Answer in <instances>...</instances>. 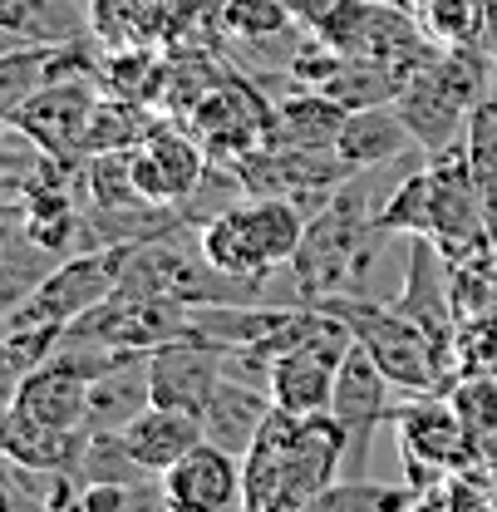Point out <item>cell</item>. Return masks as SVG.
Wrapping results in <instances>:
<instances>
[{
  "label": "cell",
  "mask_w": 497,
  "mask_h": 512,
  "mask_svg": "<svg viewBox=\"0 0 497 512\" xmlns=\"http://www.w3.org/2000/svg\"><path fill=\"white\" fill-rule=\"evenodd\" d=\"M389 5H399V0H389Z\"/></svg>",
  "instance_id": "28"
},
{
  "label": "cell",
  "mask_w": 497,
  "mask_h": 512,
  "mask_svg": "<svg viewBox=\"0 0 497 512\" xmlns=\"http://www.w3.org/2000/svg\"><path fill=\"white\" fill-rule=\"evenodd\" d=\"M429 207H434L429 237L438 242V252L448 261H463V256H478L488 247H497L493 232H488V212H483L478 183H473L468 143L429 158Z\"/></svg>",
  "instance_id": "7"
},
{
  "label": "cell",
  "mask_w": 497,
  "mask_h": 512,
  "mask_svg": "<svg viewBox=\"0 0 497 512\" xmlns=\"http://www.w3.org/2000/svg\"><path fill=\"white\" fill-rule=\"evenodd\" d=\"M394 311L414 320L438 350L458 365V306H453V261L438 252L434 237H414V256H409V276L404 291L394 301Z\"/></svg>",
  "instance_id": "11"
},
{
  "label": "cell",
  "mask_w": 497,
  "mask_h": 512,
  "mask_svg": "<svg viewBox=\"0 0 497 512\" xmlns=\"http://www.w3.org/2000/svg\"><path fill=\"white\" fill-rule=\"evenodd\" d=\"M178 5L173 0H89V35L114 50H148L173 45Z\"/></svg>",
  "instance_id": "16"
},
{
  "label": "cell",
  "mask_w": 497,
  "mask_h": 512,
  "mask_svg": "<svg viewBox=\"0 0 497 512\" xmlns=\"http://www.w3.org/2000/svg\"><path fill=\"white\" fill-rule=\"evenodd\" d=\"M306 212L291 197H242L217 222L202 227V252L217 271L237 281H266L291 266V256L306 237Z\"/></svg>",
  "instance_id": "2"
},
{
  "label": "cell",
  "mask_w": 497,
  "mask_h": 512,
  "mask_svg": "<svg viewBox=\"0 0 497 512\" xmlns=\"http://www.w3.org/2000/svg\"><path fill=\"white\" fill-rule=\"evenodd\" d=\"M414 133L404 124V114L394 104H370V109H350L345 128L335 138V153L345 158L350 173H365V168H384V163H399L404 153H414Z\"/></svg>",
  "instance_id": "18"
},
{
  "label": "cell",
  "mask_w": 497,
  "mask_h": 512,
  "mask_svg": "<svg viewBox=\"0 0 497 512\" xmlns=\"http://www.w3.org/2000/svg\"><path fill=\"white\" fill-rule=\"evenodd\" d=\"M89 384L94 380L64 350H55L40 370H30L10 389V409L50 429H89Z\"/></svg>",
  "instance_id": "14"
},
{
  "label": "cell",
  "mask_w": 497,
  "mask_h": 512,
  "mask_svg": "<svg viewBox=\"0 0 497 512\" xmlns=\"http://www.w3.org/2000/svg\"><path fill=\"white\" fill-rule=\"evenodd\" d=\"M84 439H89V429H50V424H35L15 409H5V424H0L5 458H15L25 468H40V473H74Z\"/></svg>",
  "instance_id": "22"
},
{
  "label": "cell",
  "mask_w": 497,
  "mask_h": 512,
  "mask_svg": "<svg viewBox=\"0 0 497 512\" xmlns=\"http://www.w3.org/2000/svg\"><path fill=\"white\" fill-rule=\"evenodd\" d=\"M345 434L335 414L271 409L266 429L242 458V508L247 512H306L340 478Z\"/></svg>",
  "instance_id": "1"
},
{
  "label": "cell",
  "mask_w": 497,
  "mask_h": 512,
  "mask_svg": "<svg viewBox=\"0 0 497 512\" xmlns=\"http://www.w3.org/2000/svg\"><path fill=\"white\" fill-rule=\"evenodd\" d=\"M399 384L389 380L379 370L370 350L355 340L340 360V380H335V424L345 434V463H340V478H365L370 473V448H374V434L394 424L399 414Z\"/></svg>",
  "instance_id": "5"
},
{
  "label": "cell",
  "mask_w": 497,
  "mask_h": 512,
  "mask_svg": "<svg viewBox=\"0 0 497 512\" xmlns=\"http://www.w3.org/2000/svg\"><path fill=\"white\" fill-rule=\"evenodd\" d=\"M124 448L148 468V473H168L173 463H183L197 444H207L202 434V414H187V409H168V404H148L128 429H119Z\"/></svg>",
  "instance_id": "17"
},
{
  "label": "cell",
  "mask_w": 497,
  "mask_h": 512,
  "mask_svg": "<svg viewBox=\"0 0 497 512\" xmlns=\"http://www.w3.org/2000/svg\"><path fill=\"white\" fill-rule=\"evenodd\" d=\"M212 168V153L202 148V138L187 124L168 119L148 143L133 148V173H138V188L148 202L158 207H183L192 188L207 178Z\"/></svg>",
  "instance_id": "10"
},
{
  "label": "cell",
  "mask_w": 497,
  "mask_h": 512,
  "mask_svg": "<svg viewBox=\"0 0 497 512\" xmlns=\"http://www.w3.org/2000/svg\"><path fill=\"white\" fill-rule=\"evenodd\" d=\"M483 45H488L493 69H497V0H488V15H483Z\"/></svg>",
  "instance_id": "27"
},
{
  "label": "cell",
  "mask_w": 497,
  "mask_h": 512,
  "mask_svg": "<svg viewBox=\"0 0 497 512\" xmlns=\"http://www.w3.org/2000/svg\"><path fill=\"white\" fill-rule=\"evenodd\" d=\"M50 84V45H25V50H5L0 60V119L15 114L30 94H40Z\"/></svg>",
  "instance_id": "26"
},
{
  "label": "cell",
  "mask_w": 497,
  "mask_h": 512,
  "mask_svg": "<svg viewBox=\"0 0 497 512\" xmlns=\"http://www.w3.org/2000/svg\"><path fill=\"white\" fill-rule=\"evenodd\" d=\"M227 375V345L207 340V335H183V340H168L148 355V389H153V404H168V409H187V414H202L207 399L217 394V384Z\"/></svg>",
  "instance_id": "9"
},
{
  "label": "cell",
  "mask_w": 497,
  "mask_h": 512,
  "mask_svg": "<svg viewBox=\"0 0 497 512\" xmlns=\"http://www.w3.org/2000/svg\"><path fill=\"white\" fill-rule=\"evenodd\" d=\"M271 109L276 104H266L251 79L227 74L187 109L178 124L192 128L217 163H242L247 153H256L271 138Z\"/></svg>",
  "instance_id": "6"
},
{
  "label": "cell",
  "mask_w": 497,
  "mask_h": 512,
  "mask_svg": "<svg viewBox=\"0 0 497 512\" xmlns=\"http://www.w3.org/2000/svg\"><path fill=\"white\" fill-rule=\"evenodd\" d=\"M168 512H247L242 508V458L217 444H197L163 473Z\"/></svg>",
  "instance_id": "13"
},
{
  "label": "cell",
  "mask_w": 497,
  "mask_h": 512,
  "mask_svg": "<svg viewBox=\"0 0 497 512\" xmlns=\"http://www.w3.org/2000/svg\"><path fill=\"white\" fill-rule=\"evenodd\" d=\"M394 429H399V444L409 453V463H424V468H468L478 439L468 429V419L458 414L453 399H438V394H409V404H399L394 414Z\"/></svg>",
  "instance_id": "12"
},
{
  "label": "cell",
  "mask_w": 497,
  "mask_h": 512,
  "mask_svg": "<svg viewBox=\"0 0 497 512\" xmlns=\"http://www.w3.org/2000/svg\"><path fill=\"white\" fill-rule=\"evenodd\" d=\"M168 119L173 114H163L158 104H138V99H124V94H104L99 109H94V119H89V158L94 153H114V148H138Z\"/></svg>",
  "instance_id": "23"
},
{
  "label": "cell",
  "mask_w": 497,
  "mask_h": 512,
  "mask_svg": "<svg viewBox=\"0 0 497 512\" xmlns=\"http://www.w3.org/2000/svg\"><path fill=\"white\" fill-rule=\"evenodd\" d=\"M306 512H414V488L379 478H335Z\"/></svg>",
  "instance_id": "24"
},
{
  "label": "cell",
  "mask_w": 497,
  "mask_h": 512,
  "mask_svg": "<svg viewBox=\"0 0 497 512\" xmlns=\"http://www.w3.org/2000/svg\"><path fill=\"white\" fill-rule=\"evenodd\" d=\"M104 99L99 79H60L45 84L40 94H30L15 114H5V124H15L20 133H30L50 158L60 163H89V119Z\"/></svg>",
  "instance_id": "8"
},
{
  "label": "cell",
  "mask_w": 497,
  "mask_h": 512,
  "mask_svg": "<svg viewBox=\"0 0 497 512\" xmlns=\"http://www.w3.org/2000/svg\"><path fill=\"white\" fill-rule=\"evenodd\" d=\"M271 409H276V399H271L266 384L242 380V375H222L217 394H212L207 409H202V434H207V444L247 458V448L256 444V434L266 429Z\"/></svg>",
  "instance_id": "15"
},
{
  "label": "cell",
  "mask_w": 497,
  "mask_h": 512,
  "mask_svg": "<svg viewBox=\"0 0 497 512\" xmlns=\"http://www.w3.org/2000/svg\"><path fill=\"white\" fill-rule=\"evenodd\" d=\"M379 227H384V232H404V237H429V227H434V207H429V158L394 188V197H389L384 212H379Z\"/></svg>",
  "instance_id": "25"
},
{
  "label": "cell",
  "mask_w": 497,
  "mask_h": 512,
  "mask_svg": "<svg viewBox=\"0 0 497 512\" xmlns=\"http://www.w3.org/2000/svg\"><path fill=\"white\" fill-rule=\"evenodd\" d=\"M133 247H84V252L64 256L60 266L20 301L5 311V325H74L79 316H89L99 301H109L124 286V266Z\"/></svg>",
  "instance_id": "4"
},
{
  "label": "cell",
  "mask_w": 497,
  "mask_h": 512,
  "mask_svg": "<svg viewBox=\"0 0 497 512\" xmlns=\"http://www.w3.org/2000/svg\"><path fill=\"white\" fill-rule=\"evenodd\" d=\"M5 50L64 45L89 35V0H0Z\"/></svg>",
  "instance_id": "19"
},
{
  "label": "cell",
  "mask_w": 497,
  "mask_h": 512,
  "mask_svg": "<svg viewBox=\"0 0 497 512\" xmlns=\"http://www.w3.org/2000/svg\"><path fill=\"white\" fill-rule=\"evenodd\" d=\"M148 404H153V389H148V355L133 350V355H124L119 365H109L99 380L89 384V429L119 434V429H128Z\"/></svg>",
  "instance_id": "21"
},
{
  "label": "cell",
  "mask_w": 497,
  "mask_h": 512,
  "mask_svg": "<svg viewBox=\"0 0 497 512\" xmlns=\"http://www.w3.org/2000/svg\"><path fill=\"white\" fill-rule=\"evenodd\" d=\"M325 311L350 320L355 340L379 360V370L399 384L404 394H443L453 380V360L438 350L434 340L394 306H379V301H355V296H325L315 301Z\"/></svg>",
  "instance_id": "3"
},
{
  "label": "cell",
  "mask_w": 497,
  "mask_h": 512,
  "mask_svg": "<svg viewBox=\"0 0 497 512\" xmlns=\"http://www.w3.org/2000/svg\"><path fill=\"white\" fill-rule=\"evenodd\" d=\"M345 114L330 94L320 89H291L276 109H271V138L266 143H281V148H311V153H335V138L345 128Z\"/></svg>",
  "instance_id": "20"
}]
</instances>
